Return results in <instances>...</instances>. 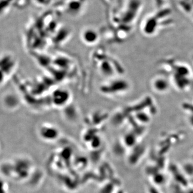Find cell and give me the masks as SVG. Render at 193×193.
<instances>
[{
  "mask_svg": "<svg viewBox=\"0 0 193 193\" xmlns=\"http://www.w3.org/2000/svg\"><path fill=\"white\" fill-rule=\"evenodd\" d=\"M40 136L46 141H53L59 136V132L55 126L49 124H44L39 129Z\"/></svg>",
  "mask_w": 193,
  "mask_h": 193,
  "instance_id": "cell-1",
  "label": "cell"
},
{
  "mask_svg": "<svg viewBox=\"0 0 193 193\" xmlns=\"http://www.w3.org/2000/svg\"><path fill=\"white\" fill-rule=\"evenodd\" d=\"M69 99V92L63 89L57 90L53 94V102L57 106H63L67 103Z\"/></svg>",
  "mask_w": 193,
  "mask_h": 193,
  "instance_id": "cell-2",
  "label": "cell"
},
{
  "mask_svg": "<svg viewBox=\"0 0 193 193\" xmlns=\"http://www.w3.org/2000/svg\"><path fill=\"white\" fill-rule=\"evenodd\" d=\"M81 35L83 41L89 45L96 43L99 39V35L96 31L90 28L84 29Z\"/></svg>",
  "mask_w": 193,
  "mask_h": 193,
  "instance_id": "cell-3",
  "label": "cell"
}]
</instances>
